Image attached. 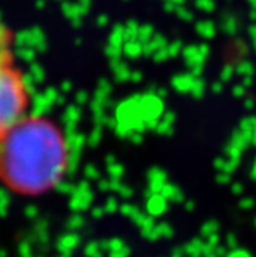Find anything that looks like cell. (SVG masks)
<instances>
[{
    "mask_svg": "<svg viewBox=\"0 0 256 257\" xmlns=\"http://www.w3.org/2000/svg\"><path fill=\"white\" fill-rule=\"evenodd\" d=\"M30 89L20 69L0 54V137L28 114Z\"/></svg>",
    "mask_w": 256,
    "mask_h": 257,
    "instance_id": "cell-2",
    "label": "cell"
},
{
    "mask_svg": "<svg viewBox=\"0 0 256 257\" xmlns=\"http://www.w3.org/2000/svg\"><path fill=\"white\" fill-rule=\"evenodd\" d=\"M69 168L62 128L45 115L27 114L0 137V183L23 197L53 191Z\"/></svg>",
    "mask_w": 256,
    "mask_h": 257,
    "instance_id": "cell-1",
    "label": "cell"
}]
</instances>
